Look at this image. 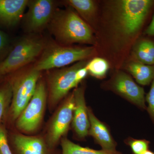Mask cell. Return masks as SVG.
Returning <instances> with one entry per match:
<instances>
[{"mask_svg": "<svg viewBox=\"0 0 154 154\" xmlns=\"http://www.w3.org/2000/svg\"><path fill=\"white\" fill-rule=\"evenodd\" d=\"M152 0L118 1L114 10V28L123 40L128 41L140 30L153 5Z\"/></svg>", "mask_w": 154, "mask_h": 154, "instance_id": "cell-1", "label": "cell"}, {"mask_svg": "<svg viewBox=\"0 0 154 154\" xmlns=\"http://www.w3.org/2000/svg\"><path fill=\"white\" fill-rule=\"evenodd\" d=\"M48 28L57 43L62 45L90 43L93 41L91 28L78 14L72 11L57 9Z\"/></svg>", "mask_w": 154, "mask_h": 154, "instance_id": "cell-2", "label": "cell"}, {"mask_svg": "<svg viewBox=\"0 0 154 154\" xmlns=\"http://www.w3.org/2000/svg\"><path fill=\"white\" fill-rule=\"evenodd\" d=\"M91 47H72L57 42L46 43L33 68L41 72L60 68L77 61H82L92 55Z\"/></svg>", "mask_w": 154, "mask_h": 154, "instance_id": "cell-3", "label": "cell"}, {"mask_svg": "<svg viewBox=\"0 0 154 154\" xmlns=\"http://www.w3.org/2000/svg\"><path fill=\"white\" fill-rule=\"evenodd\" d=\"M46 43L34 35L24 36L17 42L0 64V76L14 72L40 57Z\"/></svg>", "mask_w": 154, "mask_h": 154, "instance_id": "cell-4", "label": "cell"}, {"mask_svg": "<svg viewBox=\"0 0 154 154\" xmlns=\"http://www.w3.org/2000/svg\"><path fill=\"white\" fill-rule=\"evenodd\" d=\"M40 72L33 67L18 75L11 81L12 98L11 115L13 120H17L33 97Z\"/></svg>", "mask_w": 154, "mask_h": 154, "instance_id": "cell-5", "label": "cell"}, {"mask_svg": "<svg viewBox=\"0 0 154 154\" xmlns=\"http://www.w3.org/2000/svg\"><path fill=\"white\" fill-rule=\"evenodd\" d=\"M46 96L44 82L38 81L34 95L17 119L16 126L18 129L30 133L38 128L44 114Z\"/></svg>", "mask_w": 154, "mask_h": 154, "instance_id": "cell-6", "label": "cell"}, {"mask_svg": "<svg viewBox=\"0 0 154 154\" xmlns=\"http://www.w3.org/2000/svg\"><path fill=\"white\" fill-rule=\"evenodd\" d=\"M87 64L85 61H82L70 67L56 70L49 75L48 82L51 104H57L69 91L77 88L80 83L76 76L77 71Z\"/></svg>", "mask_w": 154, "mask_h": 154, "instance_id": "cell-7", "label": "cell"}, {"mask_svg": "<svg viewBox=\"0 0 154 154\" xmlns=\"http://www.w3.org/2000/svg\"><path fill=\"white\" fill-rule=\"evenodd\" d=\"M56 6V2L52 0L29 1L25 20L27 31L38 33L48 28L57 10Z\"/></svg>", "mask_w": 154, "mask_h": 154, "instance_id": "cell-8", "label": "cell"}, {"mask_svg": "<svg viewBox=\"0 0 154 154\" xmlns=\"http://www.w3.org/2000/svg\"><path fill=\"white\" fill-rule=\"evenodd\" d=\"M75 108L73 93L66 99L54 116L48 130L46 144L50 149L54 147L62 137L68 131L72 121Z\"/></svg>", "mask_w": 154, "mask_h": 154, "instance_id": "cell-9", "label": "cell"}, {"mask_svg": "<svg viewBox=\"0 0 154 154\" xmlns=\"http://www.w3.org/2000/svg\"><path fill=\"white\" fill-rule=\"evenodd\" d=\"M113 90L122 97L143 110L146 109L144 89L137 85L128 75L120 72L113 82Z\"/></svg>", "mask_w": 154, "mask_h": 154, "instance_id": "cell-10", "label": "cell"}, {"mask_svg": "<svg viewBox=\"0 0 154 154\" xmlns=\"http://www.w3.org/2000/svg\"><path fill=\"white\" fill-rule=\"evenodd\" d=\"M75 108L73 116L72 125L77 136L85 138L88 135L90 124L88 113V107L86 104L85 88H76L73 92Z\"/></svg>", "mask_w": 154, "mask_h": 154, "instance_id": "cell-11", "label": "cell"}, {"mask_svg": "<svg viewBox=\"0 0 154 154\" xmlns=\"http://www.w3.org/2000/svg\"><path fill=\"white\" fill-rule=\"evenodd\" d=\"M28 2V0H0V25L8 28L17 25Z\"/></svg>", "mask_w": 154, "mask_h": 154, "instance_id": "cell-12", "label": "cell"}, {"mask_svg": "<svg viewBox=\"0 0 154 154\" xmlns=\"http://www.w3.org/2000/svg\"><path fill=\"white\" fill-rule=\"evenodd\" d=\"M88 113L90 124L88 135L94 138L96 143L101 146L102 149L116 150V143L109 128L95 116L89 108H88Z\"/></svg>", "mask_w": 154, "mask_h": 154, "instance_id": "cell-13", "label": "cell"}, {"mask_svg": "<svg viewBox=\"0 0 154 154\" xmlns=\"http://www.w3.org/2000/svg\"><path fill=\"white\" fill-rule=\"evenodd\" d=\"M13 140L18 154H48L49 148L41 137L16 134Z\"/></svg>", "mask_w": 154, "mask_h": 154, "instance_id": "cell-14", "label": "cell"}, {"mask_svg": "<svg viewBox=\"0 0 154 154\" xmlns=\"http://www.w3.org/2000/svg\"><path fill=\"white\" fill-rule=\"evenodd\" d=\"M128 69L136 82L142 85H149L154 79V65L134 62L130 64Z\"/></svg>", "mask_w": 154, "mask_h": 154, "instance_id": "cell-15", "label": "cell"}, {"mask_svg": "<svg viewBox=\"0 0 154 154\" xmlns=\"http://www.w3.org/2000/svg\"><path fill=\"white\" fill-rule=\"evenodd\" d=\"M62 149V154H123L118 151H108L105 150H95L85 147L74 143L66 138L63 137L61 140Z\"/></svg>", "mask_w": 154, "mask_h": 154, "instance_id": "cell-16", "label": "cell"}, {"mask_svg": "<svg viewBox=\"0 0 154 154\" xmlns=\"http://www.w3.org/2000/svg\"><path fill=\"white\" fill-rule=\"evenodd\" d=\"M135 57L139 62L148 65H154V42L143 40L137 44L134 51Z\"/></svg>", "mask_w": 154, "mask_h": 154, "instance_id": "cell-17", "label": "cell"}, {"mask_svg": "<svg viewBox=\"0 0 154 154\" xmlns=\"http://www.w3.org/2000/svg\"><path fill=\"white\" fill-rule=\"evenodd\" d=\"M63 2L74 8L87 21L91 20L96 12V5L91 0H67Z\"/></svg>", "mask_w": 154, "mask_h": 154, "instance_id": "cell-18", "label": "cell"}, {"mask_svg": "<svg viewBox=\"0 0 154 154\" xmlns=\"http://www.w3.org/2000/svg\"><path fill=\"white\" fill-rule=\"evenodd\" d=\"M88 72L96 78L105 76L107 73L109 64L107 61L101 58H95L87 63L86 66Z\"/></svg>", "mask_w": 154, "mask_h": 154, "instance_id": "cell-19", "label": "cell"}, {"mask_svg": "<svg viewBox=\"0 0 154 154\" xmlns=\"http://www.w3.org/2000/svg\"><path fill=\"white\" fill-rule=\"evenodd\" d=\"M12 98V86L10 82L0 88V121L11 102Z\"/></svg>", "mask_w": 154, "mask_h": 154, "instance_id": "cell-20", "label": "cell"}, {"mask_svg": "<svg viewBox=\"0 0 154 154\" xmlns=\"http://www.w3.org/2000/svg\"><path fill=\"white\" fill-rule=\"evenodd\" d=\"M125 143L130 147L133 154H143L149 150L150 142L145 139H135L129 138Z\"/></svg>", "mask_w": 154, "mask_h": 154, "instance_id": "cell-21", "label": "cell"}, {"mask_svg": "<svg viewBox=\"0 0 154 154\" xmlns=\"http://www.w3.org/2000/svg\"><path fill=\"white\" fill-rule=\"evenodd\" d=\"M11 50L8 36L0 30V64L5 60Z\"/></svg>", "mask_w": 154, "mask_h": 154, "instance_id": "cell-22", "label": "cell"}, {"mask_svg": "<svg viewBox=\"0 0 154 154\" xmlns=\"http://www.w3.org/2000/svg\"><path fill=\"white\" fill-rule=\"evenodd\" d=\"M148 103L147 110L154 123V79L152 83L151 87L145 98Z\"/></svg>", "mask_w": 154, "mask_h": 154, "instance_id": "cell-23", "label": "cell"}, {"mask_svg": "<svg viewBox=\"0 0 154 154\" xmlns=\"http://www.w3.org/2000/svg\"><path fill=\"white\" fill-rule=\"evenodd\" d=\"M0 152L2 154H12L5 130L2 126H0Z\"/></svg>", "mask_w": 154, "mask_h": 154, "instance_id": "cell-24", "label": "cell"}, {"mask_svg": "<svg viewBox=\"0 0 154 154\" xmlns=\"http://www.w3.org/2000/svg\"><path fill=\"white\" fill-rule=\"evenodd\" d=\"M145 33V34L149 35V36H154V16L150 24L146 29Z\"/></svg>", "mask_w": 154, "mask_h": 154, "instance_id": "cell-25", "label": "cell"}, {"mask_svg": "<svg viewBox=\"0 0 154 154\" xmlns=\"http://www.w3.org/2000/svg\"><path fill=\"white\" fill-rule=\"evenodd\" d=\"M143 154H154V152L152 151L149 150H148L144 152Z\"/></svg>", "mask_w": 154, "mask_h": 154, "instance_id": "cell-26", "label": "cell"}, {"mask_svg": "<svg viewBox=\"0 0 154 154\" xmlns=\"http://www.w3.org/2000/svg\"><path fill=\"white\" fill-rule=\"evenodd\" d=\"M0 154H2V153H1V152H0Z\"/></svg>", "mask_w": 154, "mask_h": 154, "instance_id": "cell-27", "label": "cell"}, {"mask_svg": "<svg viewBox=\"0 0 154 154\" xmlns=\"http://www.w3.org/2000/svg\"><path fill=\"white\" fill-rule=\"evenodd\" d=\"M0 77H1V76H0Z\"/></svg>", "mask_w": 154, "mask_h": 154, "instance_id": "cell-28", "label": "cell"}]
</instances>
